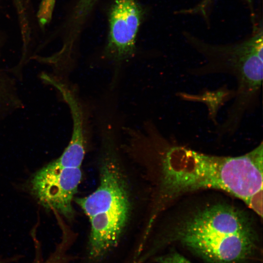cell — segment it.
<instances>
[{"mask_svg": "<svg viewBox=\"0 0 263 263\" xmlns=\"http://www.w3.org/2000/svg\"><path fill=\"white\" fill-rule=\"evenodd\" d=\"M262 142L236 157L217 156L179 146L169 147L162 161L158 194L151 217L174 199L198 189L215 188L243 200L263 189Z\"/></svg>", "mask_w": 263, "mask_h": 263, "instance_id": "obj_1", "label": "cell"}, {"mask_svg": "<svg viewBox=\"0 0 263 263\" xmlns=\"http://www.w3.org/2000/svg\"><path fill=\"white\" fill-rule=\"evenodd\" d=\"M114 156L110 152L102 160L95 190L75 199L90 224L87 240L78 256L79 263H131L135 257L125 242L131 201Z\"/></svg>", "mask_w": 263, "mask_h": 263, "instance_id": "obj_2", "label": "cell"}, {"mask_svg": "<svg viewBox=\"0 0 263 263\" xmlns=\"http://www.w3.org/2000/svg\"><path fill=\"white\" fill-rule=\"evenodd\" d=\"M263 40L261 29L249 39L234 45L196 46L206 60L201 65L189 69V75L227 74L234 77L237 82L234 101L225 121L218 126L220 132L235 131L245 114L258 102L263 81Z\"/></svg>", "mask_w": 263, "mask_h": 263, "instance_id": "obj_3", "label": "cell"}, {"mask_svg": "<svg viewBox=\"0 0 263 263\" xmlns=\"http://www.w3.org/2000/svg\"><path fill=\"white\" fill-rule=\"evenodd\" d=\"M82 176L81 167H62L53 161L34 174L30 190L46 209L56 210L72 220L75 214L72 202Z\"/></svg>", "mask_w": 263, "mask_h": 263, "instance_id": "obj_4", "label": "cell"}, {"mask_svg": "<svg viewBox=\"0 0 263 263\" xmlns=\"http://www.w3.org/2000/svg\"><path fill=\"white\" fill-rule=\"evenodd\" d=\"M254 233L248 216L231 205L218 203L195 211L185 219L177 230L178 238H219Z\"/></svg>", "mask_w": 263, "mask_h": 263, "instance_id": "obj_5", "label": "cell"}, {"mask_svg": "<svg viewBox=\"0 0 263 263\" xmlns=\"http://www.w3.org/2000/svg\"><path fill=\"white\" fill-rule=\"evenodd\" d=\"M141 16V9L136 0H115L110 15L105 50L108 59L119 64L133 56Z\"/></svg>", "mask_w": 263, "mask_h": 263, "instance_id": "obj_6", "label": "cell"}, {"mask_svg": "<svg viewBox=\"0 0 263 263\" xmlns=\"http://www.w3.org/2000/svg\"><path fill=\"white\" fill-rule=\"evenodd\" d=\"M211 263H239L246 259L255 247V233L219 238L184 237L179 239Z\"/></svg>", "mask_w": 263, "mask_h": 263, "instance_id": "obj_7", "label": "cell"}, {"mask_svg": "<svg viewBox=\"0 0 263 263\" xmlns=\"http://www.w3.org/2000/svg\"><path fill=\"white\" fill-rule=\"evenodd\" d=\"M56 0H41L37 13L40 26L44 28L52 19Z\"/></svg>", "mask_w": 263, "mask_h": 263, "instance_id": "obj_8", "label": "cell"}, {"mask_svg": "<svg viewBox=\"0 0 263 263\" xmlns=\"http://www.w3.org/2000/svg\"><path fill=\"white\" fill-rule=\"evenodd\" d=\"M245 204L262 218L263 216V189L252 195Z\"/></svg>", "mask_w": 263, "mask_h": 263, "instance_id": "obj_9", "label": "cell"}, {"mask_svg": "<svg viewBox=\"0 0 263 263\" xmlns=\"http://www.w3.org/2000/svg\"><path fill=\"white\" fill-rule=\"evenodd\" d=\"M153 261L158 263H190L187 259L178 253L156 257Z\"/></svg>", "mask_w": 263, "mask_h": 263, "instance_id": "obj_10", "label": "cell"}, {"mask_svg": "<svg viewBox=\"0 0 263 263\" xmlns=\"http://www.w3.org/2000/svg\"><path fill=\"white\" fill-rule=\"evenodd\" d=\"M1 75L0 74V96L1 95V94H2L3 92V82H2V79H1Z\"/></svg>", "mask_w": 263, "mask_h": 263, "instance_id": "obj_11", "label": "cell"}]
</instances>
